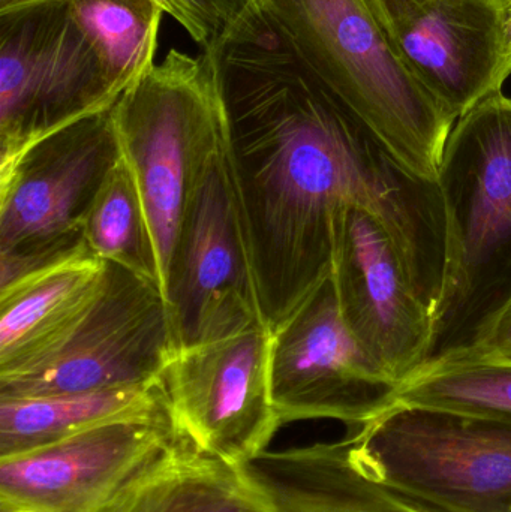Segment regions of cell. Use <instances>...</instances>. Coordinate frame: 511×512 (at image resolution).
Masks as SVG:
<instances>
[{"label":"cell","instance_id":"6da1fadb","mask_svg":"<svg viewBox=\"0 0 511 512\" xmlns=\"http://www.w3.org/2000/svg\"><path fill=\"white\" fill-rule=\"evenodd\" d=\"M210 50L267 328L273 333L332 273L333 219L345 206L363 207L383 224L434 313L446 265L438 183L404 167L263 12Z\"/></svg>","mask_w":511,"mask_h":512},{"label":"cell","instance_id":"7a4b0ae2","mask_svg":"<svg viewBox=\"0 0 511 512\" xmlns=\"http://www.w3.org/2000/svg\"><path fill=\"white\" fill-rule=\"evenodd\" d=\"M437 183L446 265L425 367L470 351L511 301L510 98L498 93L456 120Z\"/></svg>","mask_w":511,"mask_h":512},{"label":"cell","instance_id":"3957f363","mask_svg":"<svg viewBox=\"0 0 511 512\" xmlns=\"http://www.w3.org/2000/svg\"><path fill=\"white\" fill-rule=\"evenodd\" d=\"M303 65L423 179L437 182L456 120L390 47L365 0H258Z\"/></svg>","mask_w":511,"mask_h":512},{"label":"cell","instance_id":"277c9868","mask_svg":"<svg viewBox=\"0 0 511 512\" xmlns=\"http://www.w3.org/2000/svg\"><path fill=\"white\" fill-rule=\"evenodd\" d=\"M111 114L120 156L149 221L164 289L192 195L225 147L215 54L171 50L123 90Z\"/></svg>","mask_w":511,"mask_h":512},{"label":"cell","instance_id":"5b68a950","mask_svg":"<svg viewBox=\"0 0 511 512\" xmlns=\"http://www.w3.org/2000/svg\"><path fill=\"white\" fill-rule=\"evenodd\" d=\"M363 471L432 512H511V420L402 405L350 436Z\"/></svg>","mask_w":511,"mask_h":512},{"label":"cell","instance_id":"8992f818","mask_svg":"<svg viewBox=\"0 0 511 512\" xmlns=\"http://www.w3.org/2000/svg\"><path fill=\"white\" fill-rule=\"evenodd\" d=\"M176 352L161 286L107 262L104 282L83 313L47 348L0 372V399L152 384Z\"/></svg>","mask_w":511,"mask_h":512},{"label":"cell","instance_id":"52a82bcc","mask_svg":"<svg viewBox=\"0 0 511 512\" xmlns=\"http://www.w3.org/2000/svg\"><path fill=\"white\" fill-rule=\"evenodd\" d=\"M111 108L47 135L0 171V288L89 249L84 219L122 158Z\"/></svg>","mask_w":511,"mask_h":512},{"label":"cell","instance_id":"ba28073f","mask_svg":"<svg viewBox=\"0 0 511 512\" xmlns=\"http://www.w3.org/2000/svg\"><path fill=\"white\" fill-rule=\"evenodd\" d=\"M120 95L65 0L0 12V171L47 135L113 107Z\"/></svg>","mask_w":511,"mask_h":512},{"label":"cell","instance_id":"9c48e42d","mask_svg":"<svg viewBox=\"0 0 511 512\" xmlns=\"http://www.w3.org/2000/svg\"><path fill=\"white\" fill-rule=\"evenodd\" d=\"M162 292L177 351L267 327L225 147L192 195Z\"/></svg>","mask_w":511,"mask_h":512},{"label":"cell","instance_id":"30bf717a","mask_svg":"<svg viewBox=\"0 0 511 512\" xmlns=\"http://www.w3.org/2000/svg\"><path fill=\"white\" fill-rule=\"evenodd\" d=\"M185 441L167 408L3 457L0 505L33 512H107Z\"/></svg>","mask_w":511,"mask_h":512},{"label":"cell","instance_id":"8fae6325","mask_svg":"<svg viewBox=\"0 0 511 512\" xmlns=\"http://www.w3.org/2000/svg\"><path fill=\"white\" fill-rule=\"evenodd\" d=\"M401 388L345 327L332 273L272 333L270 393L282 426L326 418L362 427L395 408Z\"/></svg>","mask_w":511,"mask_h":512},{"label":"cell","instance_id":"7c38bea8","mask_svg":"<svg viewBox=\"0 0 511 512\" xmlns=\"http://www.w3.org/2000/svg\"><path fill=\"white\" fill-rule=\"evenodd\" d=\"M396 56L453 119L511 77V0H365Z\"/></svg>","mask_w":511,"mask_h":512},{"label":"cell","instance_id":"4fadbf2b","mask_svg":"<svg viewBox=\"0 0 511 512\" xmlns=\"http://www.w3.org/2000/svg\"><path fill=\"white\" fill-rule=\"evenodd\" d=\"M272 331L254 327L180 349L165 369L174 423L189 444L231 465L269 450L281 429L270 393Z\"/></svg>","mask_w":511,"mask_h":512},{"label":"cell","instance_id":"5bb4252c","mask_svg":"<svg viewBox=\"0 0 511 512\" xmlns=\"http://www.w3.org/2000/svg\"><path fill=\"white\" fill-rule=\"evenodd\" d=\"M332 279L342 321L357 345L390 378L410 381L428 358L432 312L396 243L363 207H342L333 219Z\"/></svg>","mask_w":511,"mask_h":512},{"label":"cell","instance_id":"9a60e30c","mask_svg":"<svg viewBox=\"0 0 511 512\" xmlns=\"http://www.w3.org/2000/svg\"><path fill=\"white\" fill-rule=\"evenodd\" d=\"M242 466L275 512H432L369 477L350 438L266 450Z\"/></svg>","mask_w":511,"mask_h":512},{"label":"cell","instance_id":"2e32d148","mask_svg":"<svg viewBox=\"0 0 511 512\" xmlns=\"http://www.w3.org/2000/svg\"><path fill=\"white\" fill-rule=\"evenodd\" d=\"M107 262L90 251L0 289V372L47 348L92 303Z\"/></svg>","mask_w":511,"mask_h":512},{"label":"cell","instance_id":"e0dca14e","mask_svg":"<svg viewBox=\"0 0 511 512\" xmlns=\"http://www.w3.org/2000/svg\"><path fill=\"white\" fill-rule=\"evenodd\" d=\"M171 408L164 379L137 387L62 396L0 399V459L122 418Z\"/></svg>","mask_w":511,"mask_h":512},{"label":"cell","instance_id":"ac0fdd59","mask_svg":"<svg viewBox=\"0 0 511 512\" xmlns=\"http://www.w3.org/2000/svg\"><path fill=\"white\" fill-rule=\"evenodd\" d=\"M107 512L275 510L243 466L198 453L185 441Z\"/></svg>","mask_w":511,"mask_h":512},{"label":"cell","instance_id":"d6986e66","mask_svg":"<svg viewBox=\"0 0 511 512\" xmlns=\"http://www.w3.org/2000/svg\"><path fill=\"white\" fill-rule=\"evenodd\" d=\"M120 93L155 62L165 8L158 0H65Z\"/></svg>","mask_w":511,"mask_h":512},{"label":"cell","instance_id":"ffe728a7","mask_svg":"<svg viewBox=\"0 0 511 512\" xmlns=\"http://www.w3.org/2000/svg\"><path fill=\"white\" fill-rule=\"evenodd\" d=\"M83 239L93 255L159 285L158 256L140 194L125 162H117L83 222Z\"/></svg>","mask_w":511,"mask_h":512},{"label":"cell","instance_id":"44dd1931","mask_svg":"<svg viewBox=\"0 0 511 512\" xmlns=\"http://www.w3.org/2000/svg\"><path fill=\"white\" fill-rule=\"evenodd\" d=\"M398 403L511 420V364L456 360L425 367L402 385Z\"/></svg>","mask_w":511,"mask_h":512},{"label":"cell","instance_id":"7402d4cb","mask_svg":"<svg viewBox=\"0 0 511 512\" xmlns=\"http://www.w3.org/2000/svg\"><path fill=\"white\" fill-rule=\"evenodd\" d=\"M168 14L188 35L210 50L237 27L260 17L258 0H164Z\"/></svg>","mask_w":511,"mask_h":512},{"label":"cell","instance_id":"603a6c76","mask_svg":"<svg viewBox=\"0 0 511 512\" xmlns=\"http://www.w3.org/2000/svg\"><path fill=\"white\" fill-rule=\"evenodd\" d=\"M511 364V301L498 313L479 342L455 360Z\"/></svg>","mask_w":511,"mask_h":512},{"label":"cell","instance_id":"cb8c5ba5","mask_svg":"<svg viewBox=\"0 0 511 512\" xmlns=\"http://www.w3.org/2000/svg\"><path fill=\"white\" fill-rule=\"evenodd\" d=\"M38 2V0H0V12L8 9L18 8V6L27 5V3Z\"/></svg>","mask_w":511,"mask_h":512},{"label":"cell","instance_id":"d4e9b609","mask_svg":"<svg viewBox=\"0 0 511 512\" xmlns=\"http://www.w3.org/2000/svg\"><path fill=\"white\" fill-rule=\"evenodd\" d=\"M2 512H33V511L18 510V508H6V507H2Z\"/></svg>","mask_w":511,"mask_h":512},{"label":"cell","instance_id":"484cf974","mask_svg":"<svg viewBox=\"0 0 511 512\" xmlns=\"http://www.w3.org/2000/svg\"><path fill=\"white\" fill-rule=\"evenodd\" d=\"M158 2H161V3H162V5H164V8H165L164 0H158ZM165 11H167V9H165Z\"/></svg>","mask_w":511,"mask_h":512}]
</instances>
